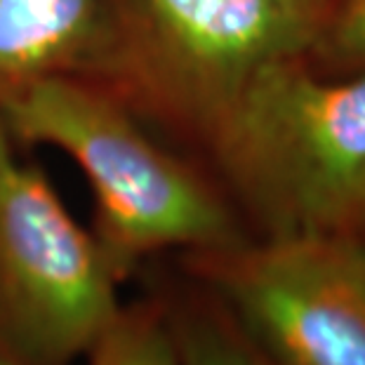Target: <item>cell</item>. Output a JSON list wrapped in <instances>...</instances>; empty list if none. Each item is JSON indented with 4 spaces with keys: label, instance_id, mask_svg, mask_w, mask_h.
Returning a JSON list of instances; mask_svg holds the SVG:
<instances>
[{
    "label": "cell",
    "instance_id": "obj_11",
    "mask_svg": "<svg viewBox=\"0 0 365 365\" xmlns=\"http://www.w3.org/2000/svg\"><path fill=\"white\" fill-rule=\"evenodd\" d=\"M0 365H21L19 361H14L10 354L7 351H3V349H0Z\"/></svg>",
    "mask_w": 365,
    "mask_h": 365
},
{
    "label": "cell",
    "instance_id": "obj_9",
    "mask_svg": "<svg viewBox=\"0 0 365 365\" xmlns=\"http://www.w3.org/2000/svg\"><path fill=\"white\" fill-rule=\"evenodd\" d=\"M309 59L332 71H365V0H346L325 19Z\"/></svg>",
    "mask_w": 365,
    "mask_h": 365
},
{
    "label": "cell",
    "instance_id": "obj_2",
    "mask_svg": "<svg viewBox=\"0 0 365 365\" xmlns=\"http://www.w3.org/2000/svg\"><path fill=\"white\" fill-rule=\"evenodd\" d=\"M205 151L262 238L365 231V71L276 61L245 85Z\"/></svg>",
    "mask_w": 365,
    "mask_h": 365
},
{
    "label": "cell",
    "instance_id": "obj_4",
    "mask_svg": "<svg viewBox=\"0 0 365 365\" xmlns=\"http://www.w3.org/2000/svg\"><path fill=\"white\" fill-rule=\"evenodd\" d=\"M0 115V349L68 365L120 312L123 283Z\"/></svg>",
    "mask_w": 365,
    "mask_h": 365
},
{
    "label": "cell",
    "instance_id": "obj_12",
    "mask_svg": "<svg viewBox=\"0 0 365 365\" xmlns=\"http://www.w3.org/2000/svg\"><path fill=\"white\" fill-rule=\"evenodd\" d=\"M359 238H361V240H363V243H365V231H363V234H361Z\"/></svg>",
    "mask_w": 365,
    "mask_h": 365
},
{
    "label": "cell",
    "instance_id": "obj_8",
    "mask_svg": "<svg viewBox=\"0 0 365 365\" xmlns=\"http://www.w3.org/2000/svg\"><path fill=\"white\" fill-rule=\"evenodd\" d=\"M173 328L184 365H276L243 332L229 312H182Z\"/></svg>",
    "mask_w": 365,
    "mask_h": 365
},
{
    "label": "cell",
    "instance_id": "obj_3",
    "mask_svg": "<svg viewBox=\"0 0 365 365\" xmlns=\"http://www.w3.org/2000/svg\"><path fill=\"white\" fill-rule=\"evenodd\" d=\"M318 24L292 0H99L88 78L151 130L205 146L245 85L309 57Z\"/></svg>",
    "mask_w": 365,
    "mask_h": 365
},
{
    "label": "cell",
    "instance_id": "obj_5",
    "mask_svg": "<svg viewBox=\"0 0 365 365\" xmlns=\"http://www.w3.org/2000/svg\"><path fill=\"white\" fill-rule=\"evenodd\" d=\"M227 312L276 365H365V243L281 236L191 255Z\"/></svg>",
    "mask_w": 365,
    "mask_h": 365
},
{
    "label": "cell",
    "instance_id": "obj_7",
    "mask_svg": "<svg viewBox=\"0 0 365 365\" xmlns=\"http://www.w3.org/2000/svg\"><path fill=\"white\" fill-rule=\"evenodd\" d=\"M83 359L85 365H184L173 318L156 304L120 307Z\"/></svg>",
    "mask_w": 365,
    "mask_h": 365
},
{
    "label": "cell",
    "instance_id": "obj_1",
    "mask_svg": "<svg viewBox=\"0 0 365 365\" xmlns=\"http://www.w3.org/2000/svg\"><path fill=\"white\" fill-rule=\"evenodd\" d=\"M21 146L71 158L95 198V234L120 281L151 255L245 243L227 196L170 151L128 104L88 76H50L0 102Z\"/></svg>",
    "mask_w": 365,
    "mask_h": 365
},
{
    "label": "cell",
    "instance_id": "obj_10",
    "mask_svg": "<svg viewBox=\"0 0 365 365\" xmlns=\"http://www.w3.org/2000/svg\"><path fill=\"white\" fill-rule=\"evenodd\" d=\"M292 3L297 5L309 19L316 21L318 31H321V26L325 24V19H328L330 14L337 10V7L344 5L346 0H292Z\"/></svg>",
    "mask_w": 365,
    "mask_h": 365
},
{
    "label": "cell",
    "instance_id": "obj_6",
    "mask_svg": "<svg viewBox=\"0 0 365 365\" xmlns=\"http://www.w3.org/2000/svg\"><path fill=\"white\" fill-rule=\"evenodd\" d=\"M99 0H0V102L50 76H90Z\"/></svg>",
    "mask_w": 365,
    "mask_h": 365
}]
</instances>
